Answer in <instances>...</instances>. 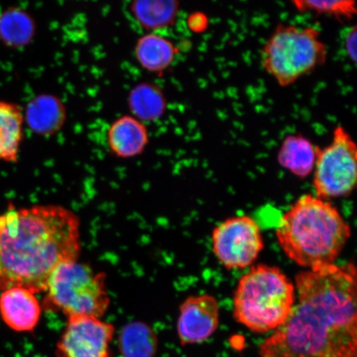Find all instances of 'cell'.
I'll use <instances>...</instances> for the list:
<instances>
[{"instance_id":"obj_6","label":"cell","mask_w":357,"mask_h":357,"mask_svg":"<svg viewBox=\"0 0 357 357\" xmlns=\"http://www.w3.org/2000/svg\"><path fill=\"white\" fill-rule=\"evenodd\" d=\"M106 280L105 272H97L86 263L65 262L49 279L43 310L61 312L67 318L89 316L101 319L111 303Z\"/></svg>"},{"instance_id":"obj_22","label":"cell","mask_w":357,"mask_h":357,"mask_svg":"<svg viewBox=\"0 0 357 357\" xmlns=\"http://www.w3.org/2000/svg\"><path fill=\"white\" fill-rule=\"evenodd\" d=\"M208 17L204 13L195 12L188 17L189 29L195 33H204L208 26Z\"/></svg>"},{"instance_id":"obj_5","label":"cell","mask_w":357,"mask_h":357,"mask_svg":"<svg viewBox=\"0 0 357 357\" xmlns=\"http://www.w3.org/2000/svg\"><path fill=\"white\" fill-rule=\"evenodd\" d=\"M327 59V46L312 26L279 24L261 50L263 68L281 87L292 86Z\"/></svg>"},{"instance_id":"obj_20","label":"cell","mask_w":357,"mask_h":357,"mask_svg":"<svg viewBox=\"0 0 357 357\" xmlns=\"http://www.w3.org/2000/svg\"><path fill=\"white\" fill-rule=\"evenodd\" d=\"M36 24L32 17L20 8H10L0 16V38L8 47H24L32 41Z\"/></svg>"},{"instance_id":"obj_12","label":"cell","mask_w":357,"mask_h":357,"mask_svg":"<svg viewBox=\"0 0 357 357\" xmlns=\"http://www.w3.org/2000/svg\"><path fill=\"white\" fill-rule=\"evenodd\" d=\"M149 144L146 125L132 115H124L111 123L107 132V144L112 154L121 159L144 153Z\"/></svg>"},{"instance_id":"obj_15","label":"cell","mask_w":357,"mask_h":357,"mask_svg":"<svg viewBox=\"0 0 357 357\" xmlns=\"http://www.w3.org/2000/svg\"><path fill=\"white\" fill-rule=\"evenodd\" d=\"M316 146L302 134H290L284 138L278 154L281 167L293 175L305 178L314 172Z\"/></svg>"},{"instance_id":"obj_14","label":"cell","mask_w":357,"mask_h":357,"mask_svg":"<svg viewBox=\"0 0 357 357\" xmlns=\"http://www.w3.org/2000/svg\"><path fill=\"white\" fill-rule=\"evenodd\" d=\"M178 49L171 40L162 35L149 33L137 40L134 48L138 64L149 73H164L175 61Z\"/></svg>"},{"instance_id":"obj_23","label":"cell","mask_w":357,"mask_h":357,"mask_svg":"<svg viewBox=\"0 0 357 357\" xmlns=\"http://www.w3.org/2000/svg\"><path fill=\"white\" fill-rule=\"evenodd\" d=\"M356 25H354L347 31L344 38L345 51L354 63L356 62Z\"/></svg>"},{"instance_id":"obj_17","label":"cell","mask_w":357,"mask_h":357,"mask_svg":"<svg viewBox=\"0 0 357 357\" xmlns=\"http://www.w3.org/2000/svg\"><path fill=\"white\" fill-rule=\"evenodd\" d=\"M128 105L132 116L144 123L158 121L167 109V98L162 89L151 83L134 86L129 92Z\"/></svg>"},{"instance_id":"obj_7","label":"cell","mask_w":357,"mask_h":357,"mask_svg":"<svg viewBox=\"0 0 357 357\" xmlns=\"http://www.w3.org/2000/svg\"><path fill=\"white\" fill-rule=\"evenodd\" d=\"M315 149L312 185L316 197L328 200L351 195L357 182V149L349 132L337 126L331 144Z\"/></svg>"},{"instance_id":"obj_13","label":"cell","mask_w":357,"mask_h":357,"mask_svg":"<svg viewBox=\"0 0 357 357\" xmlns=\"http://www.w3.org/2000/svg\"><path fill=\"white\" fill-rule=\"evenodd\" d=\"M24 121L33 132L50 137L59 132L66 121V109L59 98L42 93L26 106Z\"/></svg>"},{"instance_id":"obj_2","label":"cell","mask_w":357,"mask_h":357,"mask_svg":"<svg viewBox=\"0 0 357 357\" xmlns=\"http://www.w3.org/2000/svg\"><path fill=\"white\" fill-rule=\"evenodd\" d=\"M80 220L61 205L10 206L0 214V291L20 287L46 292L56 268L79 261Z\"/></svg>"},{"instance_id":"obj_4","label":"cell","mask_w":357,"mask_h":357,"mask_svg":"<svg viewBox=\"0 0 357 357\" xmlns=\"http://www.w3.org/2000/svg\"><path fill=\"white\" fill-rule=\"evenodd\" d=\"M296 291V287L278 267L252 266L235 290L234 319L251 332H274L291 314Z\"/></svg>"},{"instance_id":"obj_11","label":"cell","mask_w":357,"mask_h":357,"mask_svg":"<svg viewBox=\"0 0 357 357\" xmlns=\"http://www.w3.org/2000/svg\"><path fill=\"white\" fill-rule=\"evenodd\" d=\"M42 312L41 303L29 289L15 287L0 294V317L13 332H33L41 320Z\"/></svg>"},{"instance_id":"obj_19","label":"cell","mask_w":357,"mask_h":357,"mask_svg":"<svg viewBox=\"0 0 357 357\" xmlns=\"http://www.w3.org/2000/svg\"><path fill=\"white\" fill-rule=\"evenodd\" d=\"M130 10L142 28L155 31L175 24L180 3L176 0H141L132 2Z\"/></svg>"},{"instance_id":"obj_21","label":"cell","mask_w":357,"mask_h":357,"mask_svg":"<svg viewBox=\"0 0 357 357\" xmlns=\"http://www.w3.org/2000/svg\"><path fill=\"white\" fill-rule=\"evenodd\" d=\"M296 10L300 13H311L316 15L336 17L339 20H350L356 15L354 1H312L296 0L292 1Z\"/></svg>"},{"instance_id":"obj_9","label":"cell","mask_w":357,"mask_h":357,"mask_svg":"<svg viewBox=\"0 0 357 357\" xmlns=\"http://www.w3.org/2000/svg\"><path fill=\"white\" fill-rule=\"evenodd\" d=\"M114 324L89 316L67 318L56 344V357H112Z\"/></svg>"},{"instance_id":"obj_8","label":"cell","mask_w":357,"mask_h":357,"mask_svg":"<svg viewBox=\"0 0 357 357\" xmlns=\"http://www.w3.org/2000/svg\"><path fill=\"white\" fill-rule=\"evenodd\" d=\"M214 255L227 269H244L254 264L264 248L260 226L252 218H227L213 231Z\"/></svg>"},{"instance_id":"obj_3","label":"cell","mask_w":357,"mask_h":357,"mask_svg":"<svg viewBox=\"0 0 357 357\" xmlns=\"http://www.w3.org/2000/svg\"><path fill=\"white\" fill-rule=\"evenodd\" d=\"M275 234L285 255L311 270L334 264L350 238L351 229L328 200L305 195L281 217Z\"/></svg>"},{"instance_id":"obj_10","label":"cell","mask_w":357,"mask_h":357,"mask_svg":"<svg viewBox=\"0 0 357 357\" xmlns=\"http://www.w3.org/2000/svg\"><path fill=\"white\" fill-rule=\"evenodd\" d=\"M220 309L211 294L190 296L181 303L176 330L183 347L199 344L211 338L220 326Z\"/></svg>"},{"instance_id":"obj_16","label":"cell","mask_w":357,"mask_h":357,"mask_svg":"<svg viewBox=\"0 0 357 357\" xmlns=\"http://www.w3.org/2000/svg\"><path fill=\"white\" fill-rule=\"evenodd\" d=\"M24 123L19 105L0 102V162H16L19 159Z\"/></svg>"},{"instance_id":"obj_18","label":"cell","mask_w":357,"mask_h":357,"mask_svg":"<svg viewBox=\"0 0 357 357\" xmlns=\"http://www.w3.org/2000/svg\"><path fill=\"white\" fill-rule=\"evenodd\" d=\"M158 344L153 328L141 321L124 325L118 337L119 351L123 357H154Z\"/></svg>"},{"instance_id":"obj_1","label":"cell","mask_w":357,"mask_h":357,"mask_svg":"<svg viewBox=\"0 0 357 357\" xmlns=\"http://www.w3.org/2000/svg\"><path fill=\"white\" fill-rule=\"evenodd\" d=\"M297 303L265 339L260 357H357V282L352 263L323 266L296 278Z\"/></svg>"}]
</instances>
